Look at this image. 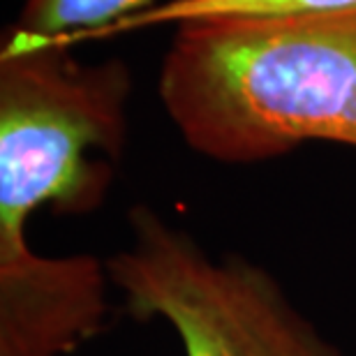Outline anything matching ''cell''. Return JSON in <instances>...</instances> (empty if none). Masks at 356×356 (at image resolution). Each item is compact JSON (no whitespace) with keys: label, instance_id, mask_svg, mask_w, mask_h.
Instances as JSON below:
<instances>
[{"label":"cell","instance_id":"1","mask_svg":"<svg viewBox=\"0 0 356 356\" xmlns=\"http://www.w3.org/2000/svg\"><path fill=\"white\" fill-rule=\"evenodd\" d=\"M158 88L185 144L225 165L356 148V7L181 24Z\"/></svg>","mask_w":356,"mask_h":356},{"label":"cell","instance_id":"2","mask_svg":"<svg viewBox=\"0 0 356 356\" xmlns=\"http://www.w3.org/2000/svg\"><path fill=\"white\" fill-rule=\"evenodd\" d=\"M125 63L86 65L70 47L0 51V257L31 248L40 209H99L127 139Z\"/></svg>","mask_w":356,"mask_h":356},{"label":"cell","instance_id":"3","mask_svg":"<svg viewBox=\"0 0 356 356\" xmlns=\"http://www.w3.org/2000/svg\"><path fill=\"white\" fill-rule=\"evenodd\" d=\"M130 241L109 266L137 322L162 319L185 356H345L289 301L264 266L236 252L213 259L151 206L127 213Z\"/></svg>","mask_w":356,"mask_h":356},{"label":"cell","instance_id":"4","mask_svg":"<svg viewBox=\"0 0 356 356\" xmlns=\"http://www.w3.org/2000/svg\"><path fill=\"white\" fill-rule=\"evenodd\" d=\"M111 275L92 254L0 257V356H67L99 336Z\"/></svg>","mask_w":356,"mask_h":356},{"label":"cell","instance_id":"5","mask_svg":"<svg viewBox=\"0 0 356 356\" xmlns=\"http://www.w3.org/2000/svg\"><path fill=\"white\" fill-rule=\"evenodd\" d=\"M155 0H26L19 21L10 28L3 51L63 44L99 38L118 21L153 7Z\"/></svg>","mask_w":356,"mask_h":356},{"label":"cell","instance_id":"6","mask_svg":"<svg viewBox=\"0 0 356 356\" xmlns=\"http://www.w3.org/2000/svg\"><path fill=\"white\" fill-rule=\"evenodd\" d=\"M356 7V0H169L153 5L118 21L99 38L132 31V28L160 26V24H190L209 19H275V17H301V14H324Z\"/></svg>","mask_w":356,"mask_h":356}]
</instances>
